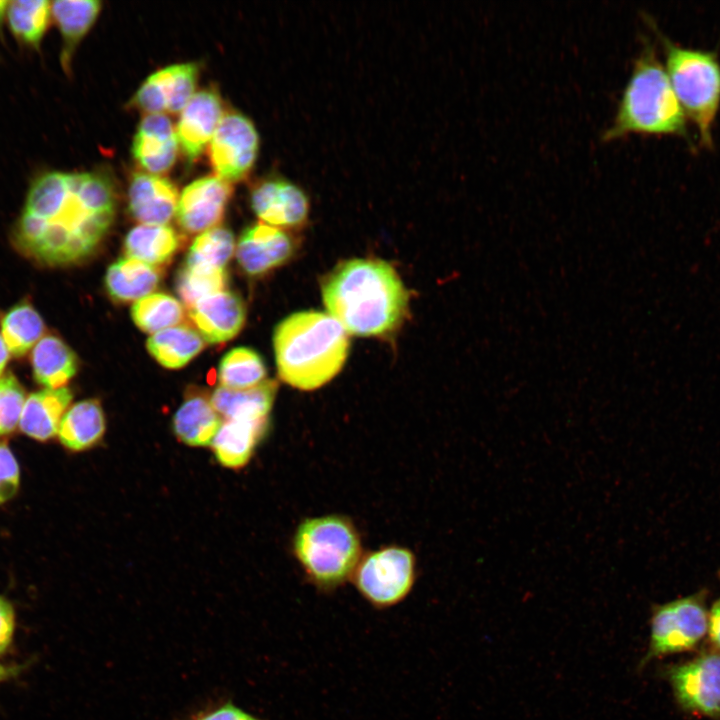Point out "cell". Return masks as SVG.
<instances>
[{"mask_svg": "<svg viewBox=\"0 0 720 720\" xmlns=\"http://www.w3.org/2000/svg\"><path fill=\"white\" fill-rule=\"evenodd\" d=\"M114 214L113 187L103 175L44 171L28 187L13 241L20 252L38 263L73 264L95 250Z\"/></svg>", "mask_w": 720, "mask_h": 720, "instance_id": "1", "label": "cell"}, {"mask_svg": "<svg viewBox=\"0 0 720 720\" xmlns=\"http://www.w3.org/2000/svg\"><path fill=\"white\" fill-rule=\"evenodd\" d=\"M292 251V240L285 232L262 222L244 230L236 257L241 268L255 276L286 262Z\"/></svg>", "mask_w": 720, "mask_h": 720, "instance_id": "16", "label": "cell"}, {"mask_svg": "<svg viewBox=\"0 0 720 720\" xmlns=\"http://www.w3.org/2000/svg\"><path fill=\"white\" fill-rule=\"evenodd\" d=\"M205 340L192 326L176 325L153 334L147 340V349L162 366L181 368L199 354Z\"/></svg>", "mask_w": 720, "mask_h": 720, "instance_id": "27", "label": "cell"}, {"mask_svg": "<svg viewBox=\"0 0 720 720\" xmlns=\"http://www.w3.org/2000/svg\"><path fill=\"white\" fill-rule=\"evenodd\" d=\"M198 71L195 63L162 68L142 83L132 102L148 114L178 113L195 94Z\"/></svg>", "mask_w": 720, "mask_h": 720, "instance_id": "11", "label": "cell"}, {"mask_svg": "<svg viewBox=\"0 0 720 720\" xmlns=\"http://www.w3.org/2000/svg\"><path fill=\"white\" fill-rule=\"evenodd\" d=\"M228 284L225 269H211L183 265L175 281V289L181 301L190 309L201 299L224 291Z\"/></svg>", "mask_w": 720, "mask_h": 720, "instance_id": "34", "label": "cell"}, {"mask_svg": "<svg viewBox=\"0 0 720 720\" xmlns=\"http://www.w3.org/2000/svg\"><path fill=\"white\" fill-rule=\"evenodd\" d=\"M178 245V236L172 227L141 224L127 234L124 250L127 257L159 266L173 257Z\"/></svg>", "mask_w": 720, "mask_h": 720, "instance_id": "28", "label": "cell"}, {"mask_svg": "<svg viewBox=\"0 0 720 720\" xmlns=\"http://www.w3.org/2000/svg\"><path fill=\"white\" fill-rule=\"evenodd\" d=\"M189 720H262L237 707L231 702L201 712Z\"/></svg>", "mask_w": 720, "mask_h": 720, "instance_id": "38", "label": "cell"}, {"mask_svg": "<svg viewBox=\"0 0 720 720\" xmlns=\"http://www.w3.org/2000/svg\"><path fill=\"white\" fill-rule=\"evenodd\" d=\"M266 367L261 356L253 349L237 347L222 358L218 378L223 387L235 390L248 389L265 381Z\"/></svg>", "mask_w": 720, "mask_h": 720, "instance_id": "31", "label": "cell"}, {"mask_svg": "<svg viewBox=\"0 0 720 720\" xmlns=\"http://www.w3.org/2000/svg\"><path fill=\"white\" fill-rule=\"evenodd\" d=\"M707 592L656 605L650 620V640L639 668L651 660L694 649L708 634Z\"/></svg>", "mask_w": 720, "mask_h": 720, "instance_id": "7", "label": "cell"}, {"mask_svg": "<svg viewBox=\"0 0 720 720\" xmlns=\"http://www.w3.org/2000/svg\"><path fill=\"white\" fill-rule=\"evenodd\" d=\"M16 627V615L10 601L0 595V656L12 644Z\"/></svg>", "mask_w": 720, "mask_h": 720, "instance_id": "37", "label": "cell"}, {"mask_svg": "<svg viewBox=\"0 0 720 720\" xmlns=\"http://www.w3.org/2000/svg\"><path fill=\"white\" fill-rule=\"evenodd\" d=\"M279 377L290 386L315 390L335 377L349 352V336L328 313L301 311L283 319L273 333Z\"/></svg>", "mask_w": 720, "mask_h": 720, "instance_id": "3", "label": "cell"}, {"mask_svg": "<svg viewBox=\"0 0 720 720\" xmlns=\"http://www.w3.org/2000/svg\"><path fill=\"white\" fill-rule=\"evenodd\" d=\"M277 383L265 380L248 389L216 388L211 395V403L220 416L225 419H267L269 418Z\"/></svg>", "mask_w": 720, "mask_h": 720, "instance_id": "23", "label": "cell"}, {"mask_svg": "<svg viewBox=\"0 0 720 720\" xmlns=\"http://www.w3.org/2000/svg\"><path fill=\"white\" fill-rule=\"evenodd\" d=\"M232 194L231 183L217 176L199 178L182 191L176 218L181 229L189 234L215 228L224 216Z\"/></svg>", "mask_w": 720, "mask_h": 720, "instance_id": "12", "label": "cell"}, {"mask_svg": "<svg viewBox=\"0 0 720 720\" xmlns=\"http://www.w3.org/2000/svg\"><path fill=\"white\" fill-rule=\"evenodd\" d=\"M71 400L72 393L66 387L44 388L30 394L19 422L21 431L39 441L53 438Z\"/></svg>", "mask_w": 720, "mask_h": 720, "instance_id": "20", "label": "cell"}, {"mask_svg": "<svg viewBox=\"0 0 720 720\" xmlns=\"http://www.w3.org/2000/svg\"><path fill=\"white\" fill-rule=\"evenodd\" d=\"M178 145L171 120L164 114H148L138 125L132 153L148 173L161 174L173 166Z\"/></svg>", "mask_w": 720, "mask_h": 720, "instance_id": "18", "label": "cell"}, {"mask_svg": "<svg viewBox=\"0 0 720 720\" xmlns=\"http://www.w3.org/2000/svg\"><path fill=\"white\" fill-rule=\"evenodd\" d=\"M51 18L50 1L15 0L9 2L6 19L11 33L18 41L39 50Z\"/></svg>", "mask_w": 720, "mask_h": 720, "instance_id": "30", "label": "cell"}, {"mask_svg": "<svg viewBox=\"0 0 720 720\" xmlns=\"http://www.w3.org/2000/svg\"><path fill=\"white\" fill-rule=\"evenodd\" d=\"M269 426L267 419H226L221 423L211 447L219 464L230 469L244 467Z\"/></svg>", "mask_w": 720, "mask_h": 720, "instance_id": "19", "label": "cell"}, {"mask_svg": "<svg viewBox=\"0 0 720 720\" xmlns=\"http://www.w3.org/2000/svg\"><path fill=\"white\" fill-rule=\"evenodd\" d=\"M25 401V390L13 374L0 377V436L19 425Z\"/></svg>", "mask_w": 720, "mask_h": 720, "instance_id": "35", "label": "cell"}, {"mask_svg": "<svg viewBox=\"0 0 720 720\" xmlns=\"http://www.w3.org/2000/svg\"><path fill=\"white\" fill-rule=\"evenodd\" d=\"M9 351L4 343V340L0 334V376L4 371V368L9 359Z\"/></svg>", "mask_w": 720, "mask_h": 720, "instance_id": "40", "label": "cell"}, {"mask_svg": "<svg viewBox=\"0 0 720 720\" xmlns=\"http://www.w3.org/2000/svg\"><path fill=\"white\" fill-rule=\"evenodd\" d=\"M661 43L665 70L686 114L698 130L700 145L713 147V127L720 109V60L716 51L673 42L646 16Z\"/></svg>", "mask_w": 720, "mask_h": 720, "instance_id": "6", "label": "cell"}, {"mask_svg": "<svg viewBox=\"0 0 720 720\" xmlns=\"http://www.w3.org/2000/svg\"><path fill=\"white\" fill-rule=\"evenodd\" d=\"M352 578L371 605L389 608L410 593L416 578V559L408 548L382 547L362 556Z\"/></svg>", "mask_w": 720, "mask_h": 720, "instance_id": "8", "label": "cell"}, {"mask_svg": "<svg viewBox=\"0 0 720 720\" xmlns=\"http://www.w3.org/2000/svg\"><path fill=\"white\" fill-rule=\"evenodd\" d=\"M708 635L715 650L720 651V596L714 601L709 611Z\"/></svg>", "mask_w": 720, "mask_h": 720, "instance_id": "39", "label": "cell"}, {"mask_svg": "<svg viewBox=\"0 0 720 720\" xmlns=\"http://www.w3.org/2000/svg\"><path fill=\"white\" fill-rule=\"evenodd\" d=\"M251 207L263 223L276 228H297L309 214V199L295 183L271 177L258 182L251 191Z\"/></svg>", "mask_w": 720, "mask_h": 720, "instance_id": "13", "label": "cell"}, {"mask_svg": "<svg viewBox=\"0 0 720 720\" xmlns=\"http://www.w3.org/2000/svg\"><path fill=\"white\" fill-rule=\"evenodd\" d=\"M105 427V416L100 402L87 399L67 409L57 435L67 449L83 451L95 446L102 439Z\"/></svg>", "mask_w": 720, "mask_h": 720, "instance_id": "25", "label": "cell"}, {"mask_svg": "<svg viewBox=\"0 0 720 720\" xmlns=\"http://www.w3.org/2000/svg\"><path fill=\"white\" fill-rule=\"evenodd\" d=\"M101 9L97 0H57L51 2V16L61 37V65L70 71L72 56L83 37L94 24Z\"/></svg>", "mask_w": 720, "mask_h": 720, "instance_id": "22", "label": "cell"}, {"mask_svg": "<svg viewBox=\"0 0 720 720\" xmlns=\"http://www.w3.org/2000/svg\"><path fill=\"white\" fill-rule=\"evenodd\" d=\"M9 2L10 1L0 0V30H2L4 20L7 18Z\"/></svg>", "mask_w": 720, "mask_h": 720, "instance_id": "42", "label": "cell"}, {"mask_svg": "<svg viewBox=\"0 0 720 720\" xmlns=\"http://www.w3.org/2000/svg\"><path fill=\"white\" fill-rule=\"evenodd\" d=\"M178 200L177 188L164 177L136 173L130 181L128 209L131 216L142 224H167L177 210Z\"/></svg>", "mask_w": 720, "mask_h": 720, "instance_id": "17", "label": "cell"}, {"mask_svg": "<svg viewBox=\"0 0 720 720\" xmlns=\"http://www.w3.org/2000/svg\"><path fill=\"white\" fill-rule=\"evenodd\" d=\"M159 269L126 257L111 264L105 276L108 294L118 302L139 300L154 291L160 281Z\"/></svg>", "mask_w": 720, "mask_h": 720, "instance_id": "26", "label": "cell"}, {"mask_svg": "<svg viewBox=\"0 0 720 720\" xmlns=\"http://www.w3.org/2000/svg\"><path fill=\"white\" fill-rule=\"evenodd\" d=\"M31 365L35 381L45 388L57 389L76 374L78 359L59 337L47 335L33 347Z\"/></svg>", "mask_w": 720, "mask_h": 720, "instance_id": "24", "label": "cell"}, {"mask_svg": "<svg viewBox=\"0 0 720 720\" xmlns=\"http://www.w3.org/2000/svg\"><path fill=\"white\" fill-rule=\"evenodd\" d=\"M664 674L684 710L720 720V651H705Z\"/></svg>", "mask_w": 720, "mask_h": 720, "instance_id": "9", "label": "cell"}, {"mask_svg": "<svg viewBox=\"0 0 720 720\" xmlns=\"http://www.w3.org/2000/svg\"><path fill=\"white\" fill-rule=\"evenodd\" d=\"M292 548L307 579L321 591H333L352 578L362 558L357 528L337 514L304 519Z\"/></svg>", "mask_w": 720, "mask_h": 720, "instance_id": "5", "label": "cell"}, {"mask_svg": "<svg viewBox=\"0 0 720 720\" xmlns=\"http://www.w3.org/2000/svg\"><path fill=\"white\" fill-rule=\"evenodd\" d=\"M631 133L676 136L692 146L687 116L655 47L647 39L634 60L616 115L601 137L612 141Z\"/></svg>", "mask_w": 720, "mask_h": 720, "instance_id": "4", "label": "cell"}, {"mask_svg": "<svg viewBox=\"0 0 720 720\" xmlns=\"http://www.w3.org/2000/svg\"><path fill=\"white\" fill-rule=\"evenodd\" d=\"M20 484V470L9 447L0 443V505L10 500Z\"/></svg>", "mask_w": 720, "mask_h": 720, "instance_id": "36", "label": "cell"}, {"mask_svg": "<svg viewBox=\"0 0 720 720\" xmlns=\"http://www.w3.org/2000/svg\"><path fill=\"white\" fill-rule=\"evenodd\" d=\"M184 314L179 300L165 293L147 295L131 308L134 323L147 333H157L182 322Z\"/></svg>", "mask_w": 720, "mask_h": 720, "instance_id": "32", "label": "cell"}, {"mask_svg": "<svg viewBox=\"0 0 720 720\" xmlns=\"http://www.w3.org/2000/svg\"><path fill=\"white\" fill-rule=\"evenodd\" d=\"M221 423L208 394L192 390L174 414L172 429L182 443L205 447L211 445Z\"/></svg>", "mask_w": 720, "mask_h": 720, "instance_id": "21", "label": "cell"}, {"mask_svg": "<svg viewBox=\"0 0 720 720\" xmlns=\"http://www.w3.org/2000/svg\"><path fill=\"white\" fill-rule=\"evenodd\" d=\"M222 117V102L214 91L202 90L192 96L181 111L176 128L178 144L189 162L202 154Z\"/></svg>", "mask_w": 720, "mask_h": 720, "instance_id": "14", "label": "cell"}, {"mask_svg": "<svg viewBox=\"0 0 720 720\" xmlns=\"http://www.w3.org/2000/svg\"><path fill=\"white\" fill-rule=\"evenodd\" d=\"M44 331L42 317L27 300L10 308L1 321V336L14 357L25 355L42 338Z\"/></svg>", "mask_w": 720, "mask_h": 720, "instance_id": "29", "label": "cell"}, {"mask_svg": "<svg viewBox=\"0 0 720 720\" xmlns=\"http://www.w3.org/2000/svg\"><path fill=\"white\" fill-rule=\"evenodd\" d=\"M259 135L254 124L242 114L224 115L210 141V163L215 176L229 183L243 179L258 154Z\"/></svg>", "mask_w": 720, "mask_h": 720, "instance_id": "10", "label": "cell"}, {"mask_svg": "<svg viewBox=\"0 0 720 720\" xmlns=\"http://www.w3.org/2000/svg\"><path fill=\"white\" fill-rule=\"evenodd\" d=\"M15 671V668L8 667L0 663V683L10 678L15 673Z\"/></svg>", "mask_w": 720, "mask_h": 720, "instance_id": "41", "label": "cell"}, {"mask_svg": "<svg viewBox=\"0 0 720 720\" xmlns=\"http://www.w3.org/2000/svg\"><path fill=\"white\" fill-rule=\"evenodd\" d=\"M235 242L230 230L215 227L202 232L190 246L185 265L225 269L232 257Z\"/></svg>", "mask_w": 720, "mask_h": 720, "instance_id": "33", "label": "cell"}, {"mask_svg": "<svg viewBox=\"0 0 720 720\" xmlns=\"http://www.w3.org/2000/svg\"><path fill=\"white\" fill-rule=\"evenodd\" d=\"M328 314L357 336H381L404 319L408 292L394 268L378 259H351L322 285Z\"/></svg>", "mask_w": 720, "mask_h": 720, "instance_id": "2", "label": "cell"}, {"mask_svg": "<svg viewBox=\"0 0 720 720\" xmlns=\"http://www.w3.org/2000/svg\"><path fill=\"white\" fill-rule=\"evenodd\" d=\"M189 317L205 342L218 344L232 339L245 323L246 307L237 294L221 291L198 301Z\"/></svg>", "mask_w": 720, "mask_h": 720, "instance_id": "15", "label": "cell"}]
</instances>
